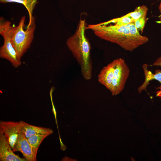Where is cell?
<instances>
[{"instance_id":"obj_1","label":"cell","mask_w":161,"mask_h":161,"mask_svg":"<svg viewBox=\"0 0 161 161\" xmlns=\"http://www.w3.org/2000/svg\"><path fill=\"white\" fill-rule=\"evenodd\" d=\"M85 19H80L74 34L68 38L66 44L80 65L84 78L90 80L92 76V63L91 44L85 35Z\"/></svg>"},{"instance_id":"obj_2","label":"cell","mask_w":161,"mask_h":161,"mask_svg":"<svg viewBox=\"0 0 161 161\" xmlns=\"http://www.w3.org/2000/svg\"><path fill=\"white\" fill-rule=\"evenodd\" d=\"M128 24L103 25L99 23L89 24L86 28L92 30L101 39L116 44L126 50L133 51L143 44L130 34Z\"/></svg>"},{"instance_id":"obj_3","label":"cell","mask_w":161,"mask_h":161,"mask_svg":"<svg viewBox=\"0 0 161 161\" xmlns=\"http://www.w3.org/2000/svg\"><path fill=\"white\" fill-rule=\"evenodd\" d=\"M129 72L124 60L119 58L103 67L98 75V80L113 95H117L124 89Z\"/></svg>"},{"instance_id":"obj_4","label":"cell","mask_w":161,"mask_h":161,"mask_svg":"<svg viewBox=\"0 0 161 161\" xmlns=\"http://www.w3.org/2000/svg\"><path fill=\"white\" fill-rule=\"evenodd\" d=\"M25 16H22L18 25L13 27L11 36L12 43L20 60L30 47L35 27L34 18L25 28Z\"/></svg>"},{"instance_id":"obj_5","label":"cell","mask_w":161,"mask_h":161,"mask_svg":"<svg viewBox=\"0 0 161 161\" xmlns=\"http://www.w3.org/2000/svg\"><path fill=\"white\" fill-rule=\"evenodd\" d=\"M13 26L11 22L4 20L2 18L0 21V34L3 36L4 41L0 49V57L9 61L15 68L18 67L21 64L16 50L11 40V36Z\"/></svg>"},{"instance_id":"obj_6","label":"cell","mask_w":161,"mask_h":161,"mask_svg":"<svg viewBox=\"0 0 161 161\" xmlns=\"http://www.w3.org/2000/svg\"><path fill=\"white\" fill-rule=\"evenodd\" d=\"M0 130L4 133L12 150L14 148L20 135L22 133V125L19 122H0Z\"/></svg>"},{"instance_id":"obj_7","label":"cell","mask_w":161,"mask_h":161,"mask_svg":"<svg viewBox=\"0 0 161 161\" xmlns=\"http://www.w3.org/2000/svg\"><path fill=\"white\" fill-rule=\"evenodd\" d=\"M0 161H26L13 151L3 132L0 130Z\"/></svg>"},{"instance_id":"obj_8","label":"cell","mask_w":161,"mask_h":161,"mask_svg":"<svg viewBox=\"0 0 161 161\" xmlns=\"http://www.w3.org/2000/svg\"><path fill=\"white\" fill-rule=\"evenodd\" d=\"M13 151H19L23 154L28 161H35L36 160L34 157L31 145L27 138L23 133L19 135Z\"/></svg>"},{"instance_id":"obj_9","label":"cell","mask_w":161,"mask_h":161,"mask_svg":"<svg viewBox=\"0 0 161 161\" xmlns=\"http://www.w3.org/2000/svg\"><path fill=\"white\" fill-rule=\"evenodd\" d=\"M22 125V131L27 138L36 134L50 135L53 132L49 128L36 126L30 124L24 121H21Z\"/></svg>"},{"instance_id":"obj_10","label":"cell","mask_w":161,"mask_h":161,"mask_svg":"<svg viewBox=\"0 0 161 161\" xmlns=\"http://www.w3.org/2000/svg\"><path fill=\"white\" fill-rule=\"evenodd\" d=\"M148 65L146 64H143L142 66L145 78L143 83L137 88V91L140 93H141L143 90H146L147 86L149 84L150 81L155 79L160 82L161 80L160 70H156L155 73L154 74L148 70Z\"/></svg>"},{"instance_id":"obj_11","label":"cell","mask_w":161,"mask_h":161,"mask_svg":"<svg viewBox=\"0 0 161 161\" xmlns=\"http://www.w3.org/2000/svg\"><path fill=\"white\" fill-rule=\"evenodd\" d=\"M2 3L15 2L23 4L27 9L29 15V22L30 24L34 17L32 13L37 3V0H0Z\"/></svg>"},{"instance_id":"obj_12","label":"cell","mask_w":161,"mask_h":161,"mask_svg":"<svg viewBox=\"0 0 161 161\" xmlns=\"http://www.w3.org/2000/svg\"><path fill=\"white\" fill-rule=\"evenodd\" d=\"M49 135L48 134H38L33 135L27 138L36 160L38 150L40 145L44 140Z\"/></svg>"},{"instance_id":"obj_13","label":"cell","mask_w":161,"mask_h":161,"mask_svg":"<svg viewBox=\"0 0 161 161\" xmlns=\"http://www.w3.org/2000/svg\"><path fill=\"white\" fill-rule=\"evenodd\" d=\"M148 10L146 6L142 5L137 7L133 11L126 15L131 17L134 22L140 18L146 17Z\"/></svg>"},{"instance_id":"obj_14","label":"cell","mask_w":161,"mask_h":161,"mask_svg":"<svg viewBox=\"0 0 161 161\" xmlns=\"http://www.w3.org/2000/svg\"><path fill=\"white\" fill-rule=\"evenodd\" d=\"M133 22L131 17L126 14L120 17L113 18L108 21L100 23L103 25H107L111 23H113L117 25H124Z\"/></svg>"},{"instance_id":"obj_15","label":"cell","mask_w":161,"mask_h":161,"mask_svg":"<svg viewBox=\"0 0 161 161\" xmlns=\"http://www.w3.org/2000/svg\"><path fill=\"white\" fill-rule=\"evenodd\" d=\"M148 19L146 17L140 18L134 22L137 30L142 33Z\"/></svg>"},{"instance_id":"obj_16","label":"cell","mask_w":161,"mask_h":161,"mask_svg":"<svg viewBox=\"0 0 161 161\" xmlns=\"http://www.w3.org/2000/svg\"><path fill=\"white\" fill-rule=\"evenodd\" d=\"M152 65L161 66V57L158 58Z\"/></svg>"},{"instance_id":"obj_17","label":"cell","mask_w":161,"mask_h":161,"mask_svg":"<svg viewBox=\"0 0 161 161\" xmlns=\"http://www.w3.org/2000/svg\"><path fill=\"white\" fill-rule=\"evenodd\" d=\"M160 89V90L157 92V95L161 97V89Z\"/></svg>"},{"instance_id":"obj_18","label":"cell","mask_w":161,"mask_h":161,"mask_svg":"<svg viewBox=\"0 0 161 161\" xmlns=\"http://www.w3.org/2000/svg\"><path fill=\"white\" fill-rule=\"evenodd\" d=\"M159 8L160 11V12L161 13V16H160V23H161V0H160V5H159Z\"/></svg>"}]
</instances>
